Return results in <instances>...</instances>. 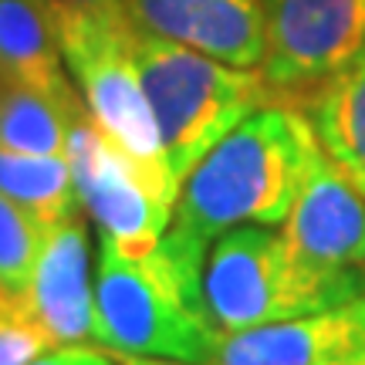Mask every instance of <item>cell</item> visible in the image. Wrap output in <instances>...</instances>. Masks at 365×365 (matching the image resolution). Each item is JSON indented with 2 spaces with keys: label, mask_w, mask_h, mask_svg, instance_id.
<instances>
[{
  "label": "cell",
  "mask_w": 365,
  "mask_h": 365,
  "mask_svg": "<svg viewBox=\"0 0 365 365\" xmlns=\"http://www.w3.org/2000/svg\"><path fill=\"white\" fill-rule=\"evenodd\" d=\"M314 153L318 139L298 105H261L182 176L170 227L210 247L234 227L284 223Z\"/></svg>",
  "instance_id": "6da1fadb"
},
{
  "label": "cell",
  "mask_w": 365,
  "mask_h": 365,
  "mask_svg": "<svg viewBox=\"0 0 365 365\" xmlns=\"http://www.w3.org/2000/svg\"><path fill=\"white\" fill-rule=\"evenodd\" d=\"M207 250L173 227L145 257L98 244L95 341L115 355L210 365L220 331L203 308Z\"/></svg>",
  "instance_id": "7a4b0ae2"
},
{
  "label": "cell",
  "mask_w": 365,
  "mask_h": 365,
  "mask_svg": "<svg viewBox=\"0 0 365 365\" xmlns=\"http://www.w3.org/2000/svg\"><path fill=\"white\" fill-rule=\"evenodd\" d=\"M365 294V267L325 271L304 264L274 227H234L203 261V308L220 335L314 314Z\"/></svg>",
  "instance_id": "3957f363"
},
{
  "label": "cell",
  "mask_w": 365,
  "mask_h": 365,
  "mask_svg": "<svg viewBox=\"0 0 365 365\" xmlns=\"http://www.w3.org/2000/svg\"><path fill=\"white\" fill-rule=\"evenodd\" d=\"M132 54L176 182H182L203 153L220 143L237 122L274 102V91L261 71L230 68L176 41L135 31Z\"/></svg>",
  "instance_id": "277c9868"
},
{
  "label": "cell",
  "mask_w": 365,
  "mask_h": 365,
  "mask_svg": "<svg viewBox=\"0 0 365 365\" xmlns=\"http://www.w3.org/2000/svg\"><path fill=\"white\" fill-rule=\"evenodd\" d=\"M54 31L68 75L78 81L81 102L98 129L170 196L180 182L166 166L159 129L132 54L135 31L125 14L54 11Z\"/></svg>",
  "instance_id": "5b68a950"
},
{
  "label": "cell",
  "mask_w": 365,
  "mask_h": 365,
  "mask_svg": "<svg viewBox=\"0 0 365 365\" xmlns=\"http://www.w3.org/2000/svg\"><path fill=\"white\" fill-rule=\"evenodd\" d=\"M75 196L98 230V244L125 257H145L159 247L173 223L176 196L159 190L91 115L68 129L65 145Z\"/></svg>",
  "instance_id": "8992f818"
},
{
  "label": "cell",
  "mask_w": 365,
  "mask_h": 365,
  "mask_svg": "<svg viewBox=\"0 0 365 365\" xmlns=\"http://www.w3.org/2000/svg\"><path fill=\"white\" fill-rule=\"evenodd\" d=\"M261 75L274 98L298 105L365 48V0H257Z\"/></svg>",
  "instance_id": "52a82bcc"
},
{
  "label": "cell",
  "mask_w": 365,
  "mask_h": 365,
  "mask_svg": "<svg viewBox=\"0 0 365 365\" xmlns=\"http://www.w3.org/2000/svg\"><path fill=\"white\" fill-rule=\"evenodd\" d=\"M287 247L312 267L359 271L365 267V196L322 153L312 156L301 190L284 220Z\"/></svg>",
  "instance_id": "ba28073f"
},
{
  "label": "cell",
  "mask_w": 365,
  "mask_h": 365,
  "mask_svg": "<svg viewBox=\"0 0 365 365\" xmlns=\"http://www.w3.org/2000/svg\"><path fill=\"white\" fill-rule=\"evenodd\" d=\"M24 298L54 345L95 341V274L88 220L81 207L44 227Z\"/></svg>",
  "instance_id": "9c48e42d"
},
{
  "label": "cell",
  "mask_w": 365,
  "mask_h": 365,
  "mask_svg": "<svg viewBox=\"0 0 365 365\" xmlns=\"http://www.w3.org/2000/svg\"><path fill=\"white\" fill-rule=\"evenodd\" d=\"M139 34L176 41L230 68H261L264 24L257 0H122Z\"/></svg>",
  "instance_id": "30bf717a"
},
{
  "label": "cell",
  "mask_w": 365,
  "mask_h": 365,
  "mask_svg": "<svg viewBox=\"0 0 365 365\" xmlns=\"http://www.w3.org/2000/svg\"><path fill=\"white\" fill-rule=\"evenodd\" d=\"M365 352V294L335 308L217 339L210 365H331Z\"/></svg>",
  "instance_id": "8fae6325"
},
{
  "label": "cell",
  "mask_w": 365,
  "mask_h": 365,
  "mask_svg": "<svg viewBox=\"0 0 365 365\" xmlns=\"http://www.w3.org/2000/svg\"><path fill=\"white\" fill-rule=\"evenodd\" d=\"M0 71L71 112H88L68 81L54 14L41 0H0Z\"/></svg>",
  "instance_id": "7c38bea8"
},
{
  "label": "cell",
  "mask_w": 365,
  "mask_h": 365,
  "mask_svg": "<svg viewBox=\"0 0 365 365\" xmlns=\"http://www.w3.org/2000/svg\"><path fill=\"white\" fill-rule=\"evenodd\" d=\"M314 139L365 196V48L298 102Z\"/></svg>",
  "instance_id": "4fadbf2b"
},
{
  "label": "cell",
  "mask_w": 365,
  "mask_h": 365,
  "mask_svg": "<svg viewBox=\"0 0 365 365\" xmlns=\"http://www.w3.org/2000/svg\"><path fill=\"white\" fill-rule=\"evenodd\" d=\"M88 112H71L0 71V145L34 156H65L68 129Z\"/></svg>",
  "instance_id": "5bb4252c"
},
{
  "label": "cell",
  "mask_w": 365,
  "mask_h": 365,
  "mask_svg": "<svg viewBox=\"0 0 365 365\" xmlns=\"http://www.w3.org/2000/svg\"><path fill=\"white\" fill-rule=\"evenodd\" d=\"M0 193L24 207L41 227L78 207L68 156H34L0 145Z\"/></svg>",
  "instance_id": "9a60e30c"
},
{
  "label": "cell",
  "mask_w": 365,
  "mask_h": 365,
  "mask_svg": "<svg viewBox=\"0 0 365 365\" xmlns=\"http://www.w3.org/2000/svg\"><path fill=\"white\" fill-rule=\"evenodd\" d=\"M41 234L44 227L11 196L0 193V291L27 294L41 250Z\"/></svg>",
  "instance_id": "2e32d148"
},
{
  "label": "cell",
  "mask_w": 365,
  "mask_h": 365,
  "mask_svg": "<svg viewBox=\"0 0 365 365\" xmlns=\"http://www.w3.org/2000/svg\"><path fill=\"white\" fill-rule=\"evenodd\" d=\"M48 349H54V339L24 294L0 291V365H27Z\"/></svg>",
  "instance_id": "e0dca14e"
},
{
  "label": "cell",
  "mask_w": 365,
  "mask_h": 365,
  "mask_svg": "<svg viewBox=\"0 0 365 365\" xmlns=\"http://www.w3.org/2000/svg\"><path fill=\"white\" fill-rule=\"evenodd\" d=\"M27 365H118L115 355H105L91 345H54Z\"/></svg>",
  "instance_id": "ac0fdd59"
},
{
  "label": "cell",
  "mask_w": 365,
  "mask_h": 365,
  "mask_svg": "<svg viewBox=\"0 0 365 365\" xmlns=\"http://www.w3.org/2000/svg\"><path fill=\"white\" fill-rule=\"evenodd\" d=\"M54 11H95V14H122V0H41Z\"/></svg>",
  "instance_id": "d6986e66"
},
{
  "label": "cell",
  "mask_w": 365,
  "mask_h": 365,
  "mask_svg": "<svg viewBox=\"0 0 365 365\" xmlns=\"http://www.w3.org/2000/svg\"><path fill=\"white\" fill-rule=\"evenodd\" d=\"M115 355V352H112ZM118 365H193V362H176V359H149V355H115Z\"/></svg>",
  "instance_id": "ffe728a7"
},
{
  "label": "cell",
  "mask_w": 365,
  "mask_h": 365,
  "mask_svg": "<svg viewBox=\"0 0 365 365\" xmlns=\"http://www.w3.org/2000/svg\"><path fill=\"white\" fill-rule=\"evenodd\" d=\"M331 365H365V352L352 355V359H341V362H331Z\"/></svg>",
  "instance_id": "44dd1931"
}]
</instances>
